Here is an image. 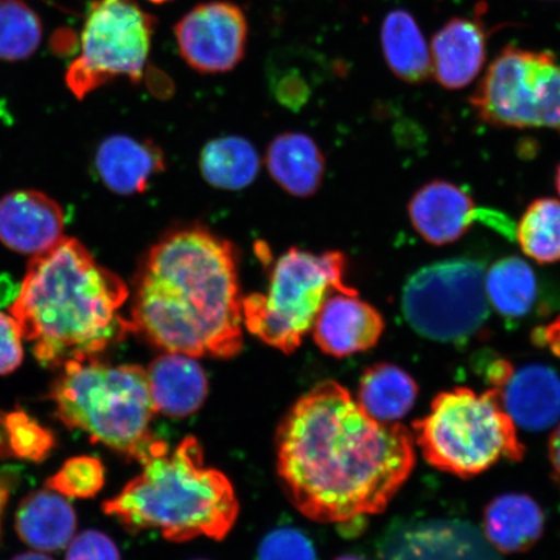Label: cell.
I'll return each mask as SVG.
<instances>
[{
    "instance_id": "obj_1",
    "label": "cell",
    "mask_w": 560,
    "mask_h": 560,
    "mask_svg": "<svg viewBox=\"0 0 560 560\" xmlns=\"http://www.w3.org/2000/svg\"><path fill=\"white\" fill-rule=\"evenodd\" d=\"M277 470L301 514L352 523L381 514L415 468L411 433L371 418L338 382H320L282 419Z\"/></svg>"
},
{
    "instance_id": "obj_2",
    "label": "cell",
    "mask_w": 560,
    "mask_h": 560,
    "mask_svg": "<svg viewBox=\"0 0 560 560\" xmlns=\"http://www.w3.org/2000/svg\"><path fill=\"white\" fill-rule=\"evenodd\" d=\"M234 245L200 226L173 230L138 270L131 332L166 353L233 359L244 345Z\"/></svg>"
},
{
    "instance_id": "obj_3",
    "label": "cell",
    "mask_w": 560,
    "mask_h": 560,
    "mask_svg": "<svg viewBox=\"0 0 560 560\" xmlns=\"http://www.w3.org/2000/svg\"><path fill=\"white\" fill-rule=\"evenodd\" d=\"M130 290L74 237L34 256L11 314L42 366L100 357L131 332L121 314Z\"/></svg>"
},
{
    "instance_id": "obj_4",
    "label": "cell",
    "mask_w": 560,
    "mask_h": 560,
    "mask_svg": "<svg viewBox=\"0 0 560 560\" xmlns=\"http://www.w3.org/2000/svg\"><path fill=\"white\" fill-rule=\"evenodd\" d=\"M140 465L142 472L103 503L105 514L131 534L156 530L173 542L229 535L240 503L228 476L206 466L198 439L185 438L173 451L158 439Z\"/></svg>"
},
{
    "instance_id": "obj_5",
    "label": "cell",
    "mask_w": 560,
    "mask_h": 560,
    "mask_svg": "<svg viewBox=\"0 0 560 560\" xmlns=\"http://www.w3.org/2000/svg\"><path fill=\"white\" fill-rule=\"evenodd\" d=\"M48 398L68 429L81 430L125 458L142 462L159 439L149 380L138 365H110L100 357L67 362Z\"/></svg>"
},
{
    "instance_id": "obj_6",
    "label": "cell",
    "mask_w": 560,
    "mask_h": 560,
    "mask_svg": "<svg viewBox=\"0 0 560 560\" xmlns=\"http://www.w3.org/2000/svg\"><path fill=\"white\" fill-rule=\"evenodd\" d=\"M423 457L441 471L470 479L501 459L520 462L525 447L516 427L492 388L441 392L424 418L415 422Z\"/></svg>"
},
{
    "instance_id": "obj_7",
    "label": "cell",
    "mask_w": 560,
    "mask_h": 560,
    "mask_svg": "<svg viewBox=\"0 0 560 560\" xmlns=\"http://www.w3.org/2000/svg\"><path fill=\"white\" fill-rule=\"evenodd\" d=\"M346 272L341 252L290 248L272 265L268 292L243 298V325L265 345L295 352L328 296L359 293L346 283Z\"/></svg>"
},
{
    "instance_id": "obj_8",
    "label": "cell",
    "mask_w": 560,
    "mask_h": 560,
    "mask_svg": "<svg viewBox=\"0 0 560 560\" xmlns=\"http://www.w3.org/2000/svg\"><path fill=\"white\" fill-rule=\"evenodd\" d=\"M470 103L480 120L495 128L560 131V65L549 51L506 46Z\"/></svg>"
},
{
    "instance_id": "obj_9",
    "label": "cell",
    "mask_w": 560,
    "mask_h": 560,
    "mask_svg": "<svg viewBox=\"0 0 560 560\" xmlns=\"http://www.w3.org/2000/svg\"><path fill=\"white\" fill-rule=\"evenodd\" d=\"M402 313L412 330L439 342H465L487 324L486 266L453 258L419 269L406 282Z\"/></svg>"
},
{
    "instance_id": "obj_10",
    "label": "cell",
    "mask_w": 560,
    "mask_h": 560,
    "mask_svg": "<svg viewBox=\"0 0 560 560\" xmlns=\"http://www.w3.org/2000/svg\"><path fill=\"white\" fill-rule=\"evenodd\" d=\"M156 19L137 0H94L82 32L81 55L66 81L80 101L118 77L143 79Z\"/></svg>"
},
{
    "instance_id": "obj_11",
    "label": "cell",
    "mask_w": 560,
    "mask_h": 560,
    "mask_svg": "<svg viewBox=\"0 0 560 560\" xmlns=\"http://www.w3.org/2000/svg\"><path fill=\"white\" fill-rule=\"evenodd\" d=\"M178 50L196 72H230L243 60L248 23L241 7L229 2L196 5L174 27Z\"/></svg>"
},
{
    "instance_id": "obj_12",
    "label": "cell",
    "mask_w": 560,
    "mask_h": 560,
    "mask_svg": "<svg viewBox=\"0 0 560 560\" xmlns=\"http://www.w3.org/2000/svg\"><path fill=\"white\" fill-rule=\"evenodd\" d=\"M382 560H501L474 524L435 520L396 523L385 532Z\"/></svg>"
},
{
    "instance_id": "obj_13",
    "label": "cell",
    "mask_w": 560,
    "mask_h": 560,
    "mask_svg": "<svg viewBox=\"0 0 560 560\" xmlns=\"http://www.w3.org/2000/svg\"><path fill=\"white\" fill-rule=\"evenodd\" d=\"M489 384L499 395L502 408L522 429L540 432L560 419V377L549 366L530 363L515 369L503 361Z\"/></svg>"
},
{
    "instance_id": "obj_14",
    "label": "cell",
    "mask_w": 560,
    "mask_h": 560,
    "mask_svg": "<svg viewBox=\"0 0 560 560\" xmlns=\"http://www.w3.org/2000/svg\"><path fill=\"white\" fill-rule=\"evenodd\" d=\"M409 217L417 233L433 245L457 242L475 221L481 220L493 225L499 223L503 231L513 235L511 223L500 213L482 212L476 208L470 195L464 188L446 180H432L412 196Z\"/></svg>"
},
{
    "instance_id": "obj_15",
    "label": "cell",
    "mask_w": 560,
    "mask_h": 560,
    "mask_svg": "<svg viewBox=\"0 0 560 560\" xmlns=\"http://www.w3.org/2000/svg\"><path fill=\"white\" fill-rule=\"evenodd\" d=\"M357 295L335 292L322 305L312 328L322 352L346 359L366 352L381 340L385 328L382 314Z\"/></svg>"
},
{
    "instance_id": "obj_16",
    "label": "cell",
    "mask_w": 560,
    "mask_h": 560,
    "mask_svg": "<svg viewBox=\"0 0 560 560\" xmlns=\"http://www.w3.org/2000/svg\"><path fill=\"white\" fill-rule=\"evenodd\" d=\"M65 210L44 192L20 190L0 199V242L19 254H45L65 237Z\"/></svg>"
},
{
    "instance_id": "obj_17",
    "label": "cell",
    "mask_w": 560,
    "mask_h": 560,
    "mask_svg": "<svg viewBox=\"0 0 560 560\" xmlns=\"http://www.w3.org/2000/svg\"><path fill=\"white\" fill-rule=\"evenodd\" d=\"M488 34L476 18H453L433 35V75L441 86L460 90L472 83L487 61Z\"/></svg>"
},
{
    "instance_id": "obj_18",
    "label": "cell",
    "mask_w": 560,
    "mask_h": 560,
    "mask_svg": "<svg viewBox=\"0 0 560 560\" xmlns=\"http://www.w3.org/2000/svg\"><path fill=\"white\" fill-rule=\"evenodd\" d=\"M95 170L110 191L137 195L145 191L150 182L165 171V156L150 140L110 136L97 147Z\"/></svg>"
},
{
    "instance_id": "obj_19",
    "label": "cell",
    "mask_w": 560,
    "mask_h": 560,
    "mask_svg": "<svg viewBox=\"0 0 560 560\" xmlns=\"http://www.w3.org/2000/svg\"><path fill=\"white\" fill-rule=\"evenodd\" d=\"M156 412L172 418L195 415L208 396L206 371L194 357L166 353L145 371Z\"/></svg>"
},
{
    "instance_id": "obj_20",
    "label": "cell",
    "mask_w": 560,
    "mask_h": 560,
    "mask_svg": "<svg viewBox=\"0 0 560 560\" xmlns=\"http://www.w3.org/2000/svg\"><path fill=\"white\" fill-rule=\"evenodd\" d=\"M265 161L271 178L296 198H310L317 192L325 177L324 153L303 132H285L272 139Z\"/></svg>"
},
{
    "instance_id": "obj_21",
    "label": "cell",
    "mask_w": 560,
    "mask_h": 560,
    "mask_svg": "<svg viewBox=\"0 0 560 560\" xmlns=\"http://www.w3.org/2000/svg\"><path fill=\"white\" fill-rule=\"evenodd\" d=\"M75 511L65 495L51 489L35 490L21 501L16 530L21 541L39 551H59L72 540Z\"/></svg>"
},
{
    "instance_id": "obj_22",
    "label": "cell",
    "mask_w": 560,
    "mask_h": 560,
    "mask_svg": "<svg viewBox=\"0 0 560 560\" xmlns=\"http://www.w3.org/2000/svg\"><path fill=\"white\" fill-rule=\"evenodd\" d=\"M545 516L527 494L506 493L489 502L485 511V536L497 551H527L540 540Z\"/></svg>"
},
{
    "instance_id": "obj_23",
    "label": "cell",
    "mask_w": 560,
    "mask_h": 560,
    "mask_svg": "<svg viewBox=\"0 0 560 560\" xmlns=\"http://www.w3.org/2000/svg\"><path fill=\"white\" fill-rule=\"evenodd\" d=\"M384 59L404 82L423 83L433 74L431 51L411 13L390 11L382 25Z\"/></svg>"
},
{
    "instance_id": "obj_24",
    "label": "cell",
    "mask_w": 560,
    "mask_h": 560,
    "mask_svg": "<svg viewBox=\"0 0 560 560\" xmlns=\"http://www.w3.org/2000/svg\"><path fill=\"white\" fill-rule=\"evenodd\" d=\"M418 392L417 382L405 370L381 362L363 371L357 402L377 422L395 423L412 409Z\"/></svg>"
},
{
    "instance_id": "obj_25",
    "label": "cell",
    "mask_w": 560,
    "mask_h": 560,
    "mask_svg": "<svg viewBox=\"0 0 560 560\" xmlns=\"http://www.w3.org/2000/svg\"><path fill=\"white\" fill-rule=\"evenodd\" d=\"M199 166L210 186L237 191L254 184L261 160L248 139L230 136L210 140L200 153Z\"/></svg>"
},
{
    "instance_id": "obj_26",
    "label": "cell",
    "mask_w": 560,
    "mask_h": 560,
    "mask_svg": "<svg viewBox=\"0 0 560 560\" xmlns=\"http://www.w3.org/2000/svg\"><path fill=\"white\" fill-rule=\"evenodd\" d=\"M489 304L503 318L517 320L534 310L538 298V280L523 258L511 256L490 266L486 272Z\"/></svg>"
},
{
    "instance_id": "obj_27",
    "label": "cell",
    "mask_w": 560,
    "mask_h": 560,
    "mask_svg": "<svg viewBox=\"0 0 560 560\" xmlns=\"http://www.w3.org/2000/svg\"><path fill=\"white\" fill-rule=\"evenodd\" d=\"M523 254L538 264L560 261V201L538 199L525 210L516 230Z\"/></svg>"
},
{
    "instance_id": "obj_28",
    "label": "cell",
    "mask_w": 560,
    "mask_h": 560,
    "mask_svg": "<svg viewBox=\"0 0 560 560\" xmlns=\"http://www.w3.org/2000/svg\"><path fill=\"white\" fill-rule=\"evenodd\" d=\"M40 20L23 0H0V59L30 58L40 45Z\"/></svg>"
},
{
    "instance_id": "obj_29",
    "label": "cell",
    "mask_w": 560,
    "mask_h": 560,
    "mask_svg": "<svg viewBox=\"0 0 560 560\" xmlns=\"http://www.w3.org/2000/svg\"><path fill=\"white\" fill-rule=\"evenodd\" d=\"M105 468L90 455H80L66 462L58 472L46 481V487L66 499H93L104 487Z\"/></svg>"
},
{
    "instance_id": "obj_30",
    "label": "cell",
    "mask_w": 560,
    "mask_h": 560,
    "mask_svg": "<svg viewBox=\"0 0 560 560\" xmlns=\"http://www.w3.org/2000/svg\"><path fill=\"white\" fill-rule=\"evenodd\" d=\"M4 427L11 451L19 458L45 460L56 445L54 433L27 416L24 410L10 412L5 417Z\"/></svg>"
},
{
    "instance_id": "obj_31",
    "label": "cell",
    "mask_w": 560,
    "mask_h": 560,
    "mask_svg": "<svg viewBox=\"0 0 560 560\" xmlns=\"http://www.w3.org/2000/svg\"><path fill=\"white\" fill-rule=\"evenodd\" d=\"M257 560H318L317 551L304 532L279 527L269 532L258 546Z\"/></svg>"
},
{
    "instance_id": "obj_32",
    "label": "cell",
    "mask_w": 560,
    "mask_h": 560,
    "mask_svg": "<svg viewBox=\"0 0 560 560\" xmlns=\"http://www.w3.org/2000/svg\"><path fill=\"white\" fill-rule=\"evenodd\" d=\"M66 560H121V556L110 537L88 529L70 540Z\"/></svg>"
},
{
    "instance_id": "obj_33",
    "label": "cell",
    "mask_w": 560,
    "mask_h": 560,
    "mask_svg": "<svg viewBox=\"0 0 560 560\" xmlns=\"http://www.w3.org/2000/svg\"><path fill=\"white\" fill-rule=\"evenodd\" d=\"M24 336L12 314L0 312V375L13 373L24 360Z\"/></svg>"
},
{
    "instance_id": "obj_34",
    "label": "cell",
    "mask_w": 560,
    "mask_h": 560,
    "mask_svg": "<svg viewBox=\"0 0 560 560\" xmlns=\"http://www.w3.org/2000/svg\"><path fill=\"white\" fill-rule=\"evenodd\" d=\"M275 93L280 104L298 110L310 100L311 89L300 73H285L275 83Z\"/></svg>"
},
{
    "instance_id": "obj_35",
    "label": "cell",
    "mask_w": 560,
    "mask_h": 560,
    "mask_svg": "<svg viewBox=\"0 0 560 560\" xmlns=\"http://www.w3.org/2000/svg\"><path fill=\"white\" fill-rule=\"evenodd\" d=\"M532 339L535 345L549 348L552 353L560 357V315L550 325L536 328Z\"/></svg>"
},
{
    "instance_id": "obj_36",
    "label": "cell",
    "mask_w": 560,
    "mask_h": 560,
    "mask_svg": "<svg viewBox=\"0 0 560 560\" xmlns=\"http://www.w3.org/2000/svg\"><path fill=\"white\" fill-rule=\"evenodd\" d=\"M549 458L555 472V479L560 488V425L551 433L549 440Z\"/></svg>"
},
{
    "instance_id": "obj_37",
    "label": "cell",
    "mask_w": 560,
    "mask_h": 560,
    "mask_svg": "<svg viewBox=\"0 0 560 560\" xmlns=\"http://www.w3.org/2000/svg\"><path fill=\"white\" fill-rule=\"evenodd\" d=\"M10 488L5 480L0 476V517H2L7 501H9Z\"/></svg>"
},
{
    "instance_id": "obj_38",
    "label": "cell",
    "mask_w": 560,
    "mask_h": 560,
    "mask_svg": "<svg viewBox=\"0 0 560 560\" xmlns=\"http://www.w3.org/2000/svg\"><path fill=\"white\" fill-rule=\"evenodd\" d=\"M12 560H54L50 557H47L45 555H40V552H24V555H20Z\"/></svg>"
},
{
    "instance_id": "obj_39",
    "label": "cell",
    "mask_w": 560,
    "mask_h": 560,
    "mask_svg": "<svg viewBox=\"0 0 560 560\" xmlns=\"http://www.w3.org/2000/svg\"><path fill=\"white\" fill-rule=\"evenodd\" d=\"M335 560H369V559L362 558L359 556H341L339 558H336Z\"/></svg>"
},
{
    "instance_id": "obj_40",
    "label": "cell",
    "mask_w": 560,
    "mask_h": 560,
    "mask_svg": "<svg viewBox=\"0 0 560 560\" xmlns=\"http://www.w3.org/2000/svg\"><path fill=\"white\" fill-rule=\"evenodd\" d=\"M556 186H557V190L560 195V165L558 166L557 174H556Z\"/></svg>"
},
{
    "instance_id": "obj_41",
    "label": "cell",
    "mask_w": 560,
    "mask_h": 560,
    "mask_svg": "<svg viewBox=\"0 0 560 560\" xmlns=\"http://www.w3.org/2000/svg\"><path fill=\"white\" fill-rule=\"evenodd\" d=\"M150 2L156 3V4H163V3H166V2H171V0H150Z\"/></svg>"
},
{
    "instance_id": "obj_42",
    "label": "cell",
    "mask_w": 560,
    "mask_h": 560,
    "mask_svg": "<svg viewBox=\"0 0 560 560\" xmlns=\"http://www.w3.org/2000/svg\"><path fill=\"white\" fill-rule=\"evenodd\" d=\"M194 560H207V559H194Z\"/></svg>"
}]
</instances>
